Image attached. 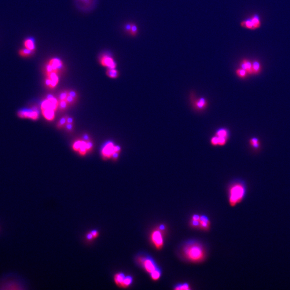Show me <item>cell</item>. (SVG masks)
Returning <instances> with one entry per match:
<instances>
[{
  "label": "cell",
  "mask_w": 290,
  "mask_h": 290,
  "mask_svg": "<svg viewBox=\"0 0 290 290\" xmlns=\"http://www.w3.org/2000/svg\"><path fill=\"white\" fill-rule=\"evenodd\" d=\"M86 147L88 153H90L93 152L94 149V143L92 140L86 141Z\"/></svg>",
  "instance_id": "34"
},
{
  "label": "cell",
  "mask_w": 290,
  "mask_h": 290,
  "mask_svg": "<svg viewBox=\"0 0 290 290\" xmlns=\"http://www.w3.org/2000/svg\"><path fill=\"white\" fill-rule=\"evenodd\" d=\"M115 152H118V153H120L122 152V148L119 145H115Z\"/></svg>",
  "instance_id": "46"
},
{
  "label": "cell",
  "mask_w": 290,
  "mask_h": 290,
  "mask_svg": "<svg viewBox=\"0 0 290 290\" xmlns=\"http://www.w3.org/2000/svg\"><path fill=\"white\" fill-rule=\"evenodd\" d=\"M67 117H68V115H64L62 116V117L60 118L56 124V127L57 129L59 130L64 129V126L67 124Z\"/></svg>",
  "instance_id": "26"
},
{
  "label": "cell",
  "mask_w": 290,
  "mask_h": 290,
  "mask_svg": "<svg viewBox=\"0 0 290 290\" xmlns=\"http://www.w3.org/2000/svg\"><path fill=\"white\" fill-rule=\"evenodd\" d=\"M115 145L112 142L109 141L107 142L101 150V155L102 159L104 161L110 159L115 152Z\"/></svg>",
  "instance_id": "10"
},
{
  "label": "cell",
  "mask_w": 290,
  "mask_h": 290,
  "mask_svg": "<svg viewBox=\"0 0 290 290\" xmlns=\"http://www.w3.org/2000/svg\"><path fill=\"white\" fill-rule=\"evenodd\" d=\"M23 46L26 49H29L33 52H36V43L35 39L31 37L25 38L23 41Z\"/></svg>",
  "instance_id": "14"
},
{
  "label": "cell",
  "mask_w": 290,
  "mask_h": 290,
  "mask_svg": "<svg viewBox=\"0 0 290 290\" xmlns=\"http://www.w3.org/2000/svg\"><path fill=\"white\" fill-rule=\"evenodd\" d=\"M210 142L211 144L213 146H218V143H219L218 137L215 135L213 136L211 138Z\"/></svg>",
  "instance_id": "36"
},
{
  "label": "cell",
  "mask_w": 290,
  "mask_h": 290,
  "mask_svg": "<svg viewBox=\"0 0 290 290\" xmlns=\"http://www.w3.org/2000/svg\"><path fill=\"white\" fill-rule=\"evenodd\" d=\"M82 144V139H78L74 141L72 145V149L74 152H78Z\"/></svg>",
  "instance_id": "33"
},
{
  "label": "cell",
  "mask_w": 290,
  "mask_h": 290,
  "mask_svg": "<svg viewBox=\"0 0 290 290\" xmlns=\"http://www.w3.org/2000/svg\"><path fill=\"white\" fill-rule=\"evenodd\" d=\"M106 75L108 77L111 79H117L119 76V72L116 68H107Z\"/></svg>",
  "instance_id": "21"
},
{
  "label": "cell",
  "mask_w": 290,
  "mask_h": 290,
  "mask_svg": "<svg viewBox=\"0 0 290 290\" xmlns=\"http://www.w3.org/2000/svg\"><path fill=\"white\" fill-rule=\"evenodd\" d=\"M252 70L254 72V75H259L262 71V66L261 63L259 60H254L252 61Z\"/></svg>",
  "instance_id": "19"
},
{
  "label": "cell",
  "mask_w": 290,
  "mask_h": 290,
  "mask_svg": "<svg viewBox=\"0 0 290 290\" xmlns=\"http://www.w3.org/2000/svg\"><path fill=\"white\" fill-rule=\"evenodd\" d=\"M66 71L64 62L60 58L57 57L51 58L45 63L42 72L44 76L51 73H56L59 75L62 76Z\"/></svg>",
  "instance_id": "3"
},
{
  "label": "cell",
  "mask_w": 290,
  "mask_h": 290,
  "mask_svg": "<svg viewBox=\"0 0 290 290\" xmlns=\"http://www.w3.org/2000/svg\"><path fill=\"white\" fill-rule=\"evenodd\" d=\"M131 24L132 23H127L124 27V29H125V30L126 31V33H127L128 34H130V32L131 30Z\"/></svg>",
  "instance_id": "42"
},
{
  "label": "cell",
  "mask_w": 290,
  "mask_h": 290,
  "mask_svg": "<svg viewBox=\"0 0 290 290\" xmlns=\"http://www.w3.org/2000/svg\"><path fill=\"white\" fill-rule=\"evenodd\" d=\"M240 25L242 28H245V29H249L250 30H256L255 25H254V24L253 23V21H252L251 17L248 18L247 19L244 20H242L240 23Z\"/></svg>",
  "instance_id": "18"
},
{
  "label": "cell",
  "mask_w": 290,
  "mask_h": 290,
  "mask_svg": "<svg viewBox=\"0 0 290 290\" xmlns=\"http://www.w3.org/2000/svg\"><path fill=\"white\" fill-rule=\"evenodd\" d=\"M137 260L138 263L144 268L147 273H149V275L156 270L160 269L153 258L146 254H140L138 256Z\"/></svg>",
  "instance_id": "4"
},
{
  "label": "cell",
  "mask_w": 290,
  "mask_h": 290,
  "mask_svg": "<svg viewBox=\"0 0 290 290\" xmlns=\"http://www.w3.org/2000/svg\"><path fill=\"white\" fill-rule=\"evenodd\" d=\"M210 225L208 217L205 215H200L199 219V227L203 230H207Z\"/></svg>",
  "instance_id": "16"
},
{
  "label": "cell",
  "mask_w": 290,
  "mask_h": 290,
  "mask_svg": "<svg viewBox=\"0 0 290 290\" xmlns=\"http://www.w3.org/2000/svg\"><path fill=\"white\" fill-rule=\"evenodd\" d=\"M119 154L120 153L115 152L113 154V155L112 156V157H111L112 161L115 162L117 161L118 159V158H119Z\"/></svg>",
  "instance_id": "40"
},
{
  "label": "cell",
  "mask_w": 290,
  "mask_h": 290,
  "mask_svg": "<svg viewBox=\"0 0 290 290\" xmlns=\"http://www.w3.org/2000/svg\"><path fill=\"white\" fill-rule=\"evenodd\" d=\"M183 255L187 260L193 263L203 261L206 256L204 247L200 242L192 240L186 242L183 248Z\"/></svg>",
  "instance_id": "2"
},
{
  "label": "cell",
  "mask_w": 290,
  "mask_h": 290,
  "mask_svg": "<svg viewBox=\"0 0 290 290\" xmlns=\"http://www.w3.org/2000/svg\"><path fill=\"white\" fill-rule=\"evenodd\" d=\"M68 95V90L64 89L59 92L58 95L57 96L59 101L66 100L67 96Z\"/></svg>",
  "instance_id": "31"
},
{
  "label": "cell",
  "mask_w": 290,
  "mask_h": 290,
  "mask_svg": "<svg viewBox=\"0 0 290 290\" xmlns=\"http://www.w3.org/2000/svg\"><path fill=\"white\" fill-rule=\"evenodd\" d=\"M235 73H236V75L239 78L242 79H246L247 78V76L249 75L247 73V72L244 69L241 68V67L239 68H237L235 71Z\"/></svg>",
  "instance_id": "29"
},
{
  "label": "cell",
  "mask_w": 290,
  "mask_h": 290,
  "mask_svg": "<svg viewBox=\"0 0 290 290\" xmlns=\"http://www.w3.org/2000/svg\"><path fill=\"white\" fill-rule=\"evenodd\" d=\"M68 95L71 96L73 97L74 98H75L76 100L78 101L79 98V95L78 93L74 90H68Z\"/></svg>",
  "instance_id": "38"
},
{
  "label": "cell",
  "mask_w": 290,
  "mask_h": 290,
  "mask_svg": "<svg viewBox=\"0 0 290 290\" xmlns=\"http://www.w3.org/2000/svg\"><path fill=\"white\" fill-rule=\"evenodd\" d=\"M74 120L73 118L68 116L67 118V124H74Z\"/></svg>",
  "instance_id": "44"
},
{
  "label": "cell",
  "mask_w": 290,
  "mask_h": 290,
  "mask_svg": "<svg viewBox=\"0 0 290 290\" xmlns=\"http://www.w3.org/2000/svg\"><path fill=\"white\" fill-rule=\"evenodd\" d=\"M82 139L84 141H88L89 140H91V138L90 136L89 135L88 133H84V134H83V135H82Z\"/></svg>",
  "instance_id": "41"
},
{
  "label": "cell",
  "mask_w": 290,
  "mask_h": 290,
  "mask_svg": "<svg viewBox=\"0 0 290 290\" xmlns=\"http://www.w3.org/2000/svg\"><path fill=\"white\" fill-rule=\"evenodd\" d=\"M251 18L254 24L256 30L259 29L261 27L262 25L261 20L260 16L258 14L255 13L254 15H253Z\"/></svg>",
  "instance_id": "25"
},
{
  "label": "cell",
  "mask_w": 290,
  "mask_h": 290,
  "mask_svg": "<svg viewBox=\"0 0 290 290\" xmlns=\"http://www.w3.org/2000/svg\"><path fill=\"white\" fill-rule=\"evenodd\" d=\"M75 2L80 10L88 11L93 9L95 4L96 0H75Z\"/></svg>",
  "instance_id": "11"
},
{
  "label": "cell",
  "mask_w": 290,
  "mask_h": 290,
  "mask_svg": "<svg viewBox=\"0 0 290 290\" xmlns=\"http://www.w3.org/2000/svg\"><path fill=\"white\" fill-rule=\"evenodd\" d=\"M45 77H47L51 80V86H50V89H54L56 88V87L58 86L60 80V75H59L58 74L56 73H51L49 75L46 76H45Z\"/></svg>",
  "instance_id": "15"
},
{
  "label": "cell",
  "mask_w": 290,
  "mask_h": 290,
  "mask_svg": "<svg viewBox=\"0 0 290 290\" xmlns=\"http://www.w3.org/2000/svg\"><path fill=\"white\" fill-rule=\"evenodd\" d=\"M215 135L218 137L225 138L229 139L230 136V132L228 129L222 127L217 130L215 133Z\"/></svg>",
  "instance_id": "20"
},
{
  "label": "cell",
  "mask_w": 290,
  "mask_h": 290,
  "mask_svg": "<svg viewBox=\"0 0 290 290\" xmlns=\"http://www.w3.org/2000/svg\"><path fill=\"white\" fill-rule=\"evenodd\" d=\"M162 227L159 229L153 230L151 234V240L154 246L157 249H161L164 244L163 235L162 233Z\"/></svg>",
  "instance_id": "8"
},
{
  "label": "cell",
  "mask_w": 290,
  "mask_h": 290,
  "mask_svg": "<svg viewBox=\"0 0 290 290\" xmlns=\"http://www.w3.org/2000/svg\"><path fill=\"white\" fill-rule=\"evenodd\" d=\"M133 277L131 276H130V275L126 276L120 287L123 288H128L132 285V284L133 283Z\"/></svg>",
  "instance_id": "22"
},
{
  "label": "cell",
  "mask_w": 290,
  "mask_h": 290,
  "mask_svg": "<svg viewBox=\"0 0 290 290\" xmlns=\"http://www.w3.org/2000/svg\"><path fill=\"white\" fill-rule=\"evenodd\" d=\"M249 144L253 149H259L261 147V142L259 139L256 137H253L249 140Z\"/></svg>",
  "instance_id": "27"
},
{
  "label": "cell",
  "mask_w": 290,
  "mask_h": 290,
  "mask_svg": "<svg viewBox=\"0 0 290 290\" xmlns=\"http://www.w3.org/2000/svg\"><path fill=\"white\" fill-rule=\"evenodd\" d=\"M51 80L47 77H45L44 80L45 86L46 88L50 89V86H51Z\"/></svg>",
  "instance_id": "39"
},
{
  "label": "cell",
  "mask_w": 290,
  "mask_h": 290,
  "mask_svg": "<svg viewBox=\"0 0 290 290\" xmlns=\"http://www.w3.org/2000/svg\"><path fill=\"white\" fill-rule=\"evenodd\" d=\"M193 106L197 111L204 110L208 106V102L204 97H200L193 101Z\"/></svg>",
  "instance_id": "12"
},
{
  "label": "cell",
  "mask_w": 290,
  "mask_h": 290,
  "mask_svg": "<svg viewBox=\"0 0 290 290\" xmlns=\"http://www.w3.org/2000/svg\"><path fill=\"white\" fill-rule=\"evenodd\" d=\"M58 107L52 104L47 98L42 100L41 103V110L44 117L49 122H52L55 118L56 111Z\"/></svg>",
  "instance_id": "5"
},
{
  "label": "cell",
  "mask_w": 290,
  "mask_h": 290,
  "mask_svg": "<svg viewBox=\"0 0 290 290\" xmlns=\"http://www.w3.org/2000/svg\"><path fill=\"white\" fill-rule=\"evenodd\" d=\"M66 101L68 103L70 106H73L74 105H75L76 102L78 101L76 100L75 98H74L73 97H72V96L69 95L67 96L66 99Z\"/></svg>",
  "instance_id": "35"
},
{
  "label": "cell",
  "mask_w": 290,
  "mask_h": 290,
  "mask_svg": "<svg viewBox=\"0 0 290 290\" xmlns=\"http://www.w3.org/2000/svg\"><path fill=\"white\" fill-rule=\"evenodd\" d=\"M78 153H79V154L81 156H86V154L88 153V151H87V149H86V141H84L82 139L81 146L80 147L79 151H78Z\"/></svg>",
  "instance_id": "28"
},
{
  "label": "cell",
  "mask_w": 290,
  "mask_h": 290,
  "mask_svg": "<svg viewBox=\"0 0 290 290\" xmlns=\"http://www.w3.org/2000/svg\"><path fill=\"white\" fill-rule=\"evenodd\" d=\"M64 129L68 133H72L74 131V124H66Z\"/></svg>",
  "instance_id": "37"
},
{
  "label": "cell",
  "mask_w": 290,
  "mask_h": 290,
  "mask_svg": "<svg viewBox=\"0 0 290 290\" xmlns=\"http://www.w3.org/2000/svg\"><path fill=\"white\" fill-rule=\"evenodd\" d=\"M228 201L232 207L240 204L247 193V185L244 180L237 179L230 182L228 189Z\"/></svg>",
  "instance_id": "1"
},
{
  "label": "cell",
  "mask_w": 290,
  "mask_h": 290,
  "mask_svg": "<svg viewBox=\"0 0 290 290\" xmlns=\"http://www.w3.org/2000/svg\"><path fill=\"white\" fill-rule=\"evenodd\" d=\"M240 66L241 68L244 69L247 72L249 75H254V72L252 70V62L251 61L247 59H244L240 62Z\"/></svg>",
  "instance_id": "13"
},
{
  "label": "cell",
  "mask_w": 290,
  "mask_h": 290,
  "mask_svg": "<svg viewBox=\"0 0 290 290\" xmlns=\"http://www.w3.org/2000/svg\"><path fill=\"white\" fill-rule=\"evenodd\" d=\"M125 276H126L124 274V273H117L115 274V276H114V281L115 282V283L117 284V285L119 286V287L120 286Z\"/></svg>",
  "instance_id": "24"
},
{
  "label": "cell",
  "mask_w": 290,
  "mask_h": 290,
  "mask_svg": "<svg viewBox=\"0 0 290 290\" xmlns=\"http://www.w3.org/2000/svg\"><path fill=\"white\" fill-rule=\"evenodd\" d=\"M98 62L102 66L107 68H116L117 66L111 53L108 52H104L100 54L98 57Z\"/></svg>",
  "instance_id": "7"
},
{
  "label": "cell",
  "mask_w": 290,
  "mask_h": 290,
  "mask_svg": "<svg viewBox=\"0 0 290 290\" xmlns=\"http://www.w3.org/2000/svg\"><path fill=\"white\" fill-rule=\"evenodd\" d=\"M92 235H93L94 238V239H96L98 235H99V233H98V231L96 229H94V230H91L90 232Z\"/></svg>",
  "instance_id": "43"
},
{
  "label": "cell",
  "mask_w": 290,
  "mask_h": 290,
  "mask_svg": "<svg viewBox=\"0 0 290 290\" xmlns=\"http://www.w3.org/2000/svg\"><path fill=\"white\" fill-rule=\"evenodd\" d=\"M174 289L175 290H190L191 288L189 284L184 283L178 284L175 286Z\"/></svg>",
  "instance_id": "30"
},
{
  "label": "cell",
  "mask_w": 290,
  "mask_h": 290,
  "mask_svg": "<svg viewBox=\"0 0 290 290\" xmlns=\"http://www.w3.org/2000/svg\"><path fill=\"white\" fill-rule=\"evenodd\" d=\"M35 52L31 51L29 49L23 47L19 50L18 54L20 57L24 58H29L32 57L35 54Z\"/></svg>",
  "instance_id": "17"
},
{
  "label": "cell",
  "mask_w": 290,
  "mask_h": 290,
  "mask_svg": "<svg viewBox=\"0 0 290 290\" xmlns=\"http://www.w3.org/2000/svg\"><path fill=\"white\" fill-rule=\"evenodd\" d=\"M20 281V280L14 276L6 275L0 279V289H22L20 288L22 284Z\"/></svg>",
  "instance_id": "6"
},
{
  "label": "cell",
  "mask_w": 290,
  "mask_h": 290,
  "mask_svg": "<svg viewBox=\"0 0 290 290\" xmlns=\"http://www.w3.org/2000/svg\"><path fill=\"white\" fill-rule=\"evenodd\" d=\"M138 33V29L137 25L135 23H132L131 30L129 35H130L132 37H135L137 35Z\"/></svg>",
  "instance_id": "32"
},
{
  "label": "cell",
  "mask_w": 290,
  "mask_h": 290,
  "mask_svg": "<svg viewBox=\"0 0 290 290\" xmlns=\"http://www.w3.org/2000/svg\"><path fill=\"white\" fill-rule=\"evenodd\" d=\"M70 107L68 103L67 102L66 100L60 101L58 105V110L60 112H64L68 110V108Z\"/></svg>",
  "instance_id": "23"
},
{
  "label": "cell",
  "mask_w": 290,
  "mask_h": 290,
  "mask_svg": "<svg viewBox=\"0 0 290 290\" xmlns=\"http://www.w3.org/2000/svg\"><path fill=\"white\" fill-rule=\"evenodd\" d=\"M86 239L88 240V241H91L92 240L94 239L93 235H92V234H91L90 232L89 233H88V234H86Z\"/></svg>",
  "instance_id": "45"
},
{
  "label": "cell",
  "mask_w": 290,
  "mask_h": 290,
  "mask_svg": "<svg viewBox=\"0 0 290 290\" xmlns=\"http://www.w3.org/2000/svg\"><path fill=\"white\" fill-rule=\"evenodd\" d=\"M18 116L20 118H28L33 120H37L39 118V113L37 108H31L23 109L18 112Z\"/></svg>",
  "instance_id": "9"
}]
</instances>
